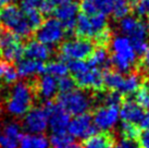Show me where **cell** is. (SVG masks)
Returning <instances> with one entry per match:
<instances>
[{"label": "cell", "instance_id": "d590c367", "mask_svg": "<svg viewBox=\"0 0 149 148\" xmlns=\"http://www.w3.org/2000/svg\"><path fill=\"white\" fill-rule=\"evenodd\" d=\"M135 13L137 17H148L149 15V0H141L135 3Z\"/></svg>", "mask_w": 149, "mask_h": 148}, {"label": "cell", "instance_id": "d6986e66", "mask_svg": "<svg viewBox=\"0 0 149 148\" xmlns=\"http://www.w3.org/2000/svg\"><path fill=\"white\" fill-rule=\"evenodd\" d=\"M17 72L21 77H29L33 75L46 73V64L44 62L32 60V59H22L17 63Z\"/></svg>", "mask_w": 149, "mask_h": 148}, {"label": "cell", "instance_id": "e575fe53", "mask_svg": "<svg viewBox=\"0 0 149 148\" xmlns=\"http://www.w3.org/2000/svg\"><path fill=\"white\" fill-rule=\"evenodd\" d=\"M104 106H116L122 103V95L118 91H110L104 97Z\"/></svg>", "mask_w": 149, "mask_h": 148}, {"label": "cell", "instance_id": "5bb4252c", "mask_svg": "<svg viewBox=\"0 0 149 148\" xmlns=\"http://www.w3.org/2000/svg\"><path fill=\"white\" fill-rule=\"evenodd\" d=\"M120 119V109L116 106H101L93 115V122L99 131H109Z\"/></svg>", "mask_w": 149, "mask_h": 148}, {"label": "cell", "instance_id": "ab89813d", "mask_svg": "<svg viewBox=\"0 0 149 148\" xmlns=\"http://www.w3.org/2000/svg\"><path fill=\"white\" fill-rule=\"evenodd\" d=\"M139 126L143 128V131H149V111L145 113Z\"/></svg>", "mask_w": 149, "mask_h": 148}, {"label": "cell", "instance_id": "83f0119b", "mask_svg": "<svg viewBox=\"0 0 149 148\" xmlns=\"http://www.w3.org/2000/svg\"><path fill=\"white\" fill-rule=\"evenodd\" d=\"M68 73H69L68 66H66L62 60L49 62V63L46 66V74H49V75L54 76V77L57 78V80L66 76Z\"/></svg>", "mask_w": 149, "mask_h": 148}, {"label": "cell", "instance_id": "9c48e42d", "mask_svg": "<svg viewBox=\"0 0 149 148\" xmlns=\"http://www.w3.org/2000/svg\"><path fill=\"white\" fill-rule=\"evenodd\" d=\"M94 50V45L89 39L72 38L64 41L60 47V57L65 61H79L88 59Z\"/></svg>", "mask_w": 149, "mask_h": 148}, {"label": "cell", "instance_id": "7dc6e473", "mask_svg": "<svg viewBox=\"0 0 149 148\" xmlns=\"http://www.w3.org/2000/svg\"><path fill=\"white\" fill-rule=\"evenodd\" d=\"M12 1H17V0H12Z\"/></svg>", "mask_w": 149, "mask_h": 148}, {"label": "cell", "instance_id": "ffe728a7", "mask_svg": "<svg viewBox=\"0 0 149 148\" xmlns=\"http://www.w3.org/2000/svg\"><path fill=\"white\" fill-rule=\"evenodd\" d=\"M49 140L42 134H22L19 148H48Z\"/></svg>", "mask_w": 149, "mask_h": 148}, {"label": "cell", "instance_id": "5b68a950", "mask_svg": "<svg viewBox=\"0 0 149 148\" xmlns=\"http://www.w3.org/2000/svg\"><path fill=\"white\" fill-rule=\"evenodd\" d=\"M119 29L122 32V35L128 37L132 40L137 54H144L146 49L148 48V32L146 25L136 17L127 15L119 21Z\"/></svg>", "mask_w": 149, "mask_h": 148}, {"label": "cell", "instance_id": "ac0fdd59", "mask_svg": "<svg viewBox=\"0 0 149 148\" xmlns=\"http://www.w3.org/2000/svg\"><path fill=\"white\" fill-rule=\"evenodd\" d=\"M52 54L51 48L37 40H29L24 46V56L27 59L45 62Z\"/></svg>", "mask_w": 149, "mask_h": 148}, {"label": "cell", "instance_id": "9a60e30c", "mask_svg": "<svg viewBox=\"0 0 149 148\" xmlns=\"http://www.w3.org/2000/svg\"><path fill=\"white\" fill-rule=\"evenodd\" d=\"M79 4L75 1L69 3L58 6L54 9V15L56 19L63 25L65 32H72L75 29L76 19L79 17Z\"/></svg>", "mask_w": 149, "mask_h": 148}, {"label": "cell", "instance_id": "c3c4849f", "mask_svg": "<svg viewBox=\"0 0 149 148\" xmlns=\"http://www.w3.org/2000/svg\"><path fill=\"white\" fill-rule=\"evenodd\" d=\"M0 110H1V107H0Z\"/></svg>", "mask_w": 149, "mask_h": 148}, {"label": "cell", "instance_id": "277c9868", "mask_svg": "<svg viewBox=\"0 0 149 148\" xmlns=\"http://www.w3.org/2000/svg\"><path fill=\"white\" fill-rule=\"evenodd\" d=\"M0 23L3 29L12 32L20 38H29L33 32L22 10L12 3L6 4L0 9Z\"/></svg>", "mask_w": 149, "mask_h": 148}, {"label": "cell", "instance_id": "52a82bcc", "mask_svg": "<svg viewBox=\"0 0 149 148\" xmlns=\"http://www.w3.org/2000/svg\"><path fill=\"white\" fill-rule=\"evenodd\" d=\"M57 103L70 115H81L87 113L91 107V99L82 89H73L69 93L60 94Z\"/></svg>", "mask_w": 149, "mask_h": 148}, {"label": "cell", "instance_id": "b9f144b4", "mask_svg": "<svg viewBox=\"0 0 149 148\" xmlns=\"http://www.w3.org/2000/svg\"><path fill=\"white\" fill-rule=\"evenodd\" d=\"M51 1V3L54 4V7L57 6H62V4H65V3H69V2H72V1H74V0H50Z\"/></svg>", "mask_w": 149, "mask_h": 148}, {"label": "cell", "instance_id": "8992f818", "mask_svg": "<svg viewBox=\"0 0 149 148\" xmlns=\"http://www.w3.org/2000/svg\"><path fill=\"white\" fill-rule=\"evenodd\" d=\"M108 17L104 14L97 13L94 15H86L81 13L76 19L75 31L79 38L96 39L101 33L107 31Z\"/></svg>", "mask_w": 149, "mask_h": 148}, {"label": "cell", "instance_id": "bcb514c9", "mask_svg": "<svg viewBox=\"0 0 149 148\" xmlns=\"http://www.w3.org/2000/svg\"><path fill=\"white\" fill-rule=\"evenodd\" d=\"M108 148H116V145H114V144H112V145H110Z\"/></svg>", "mask_w": 149, "mask_h": 148}, {"label": "cell", "instance_id": "f35d334b", "mask_svg": "<svg viewBox=\"0 0 149 148\" xmlns=\"http://www.w3.org/2000/svg\"><path fill=\"white\" fill-rule=\"evenodd\" d=\"M137 142L141 148H149V131H141Z\"/></svg>", "mask_w": 149, "mask_h": 148}, {"label": "cell", "instance_id": "484cf974", "mask_svg": "<svg viewBox=\"0 0 149 148\" xmlns=\"http://www.w3.org/2000/svg\"><path fill=\"white\" fill-rule=\"evenodd\" d=\"M22 12L24 14L25 19L27 21V23L29 24L31 29L33 31H36V29L42 24L44 22V17L42 14L37 9H34V8H26V7H22Z\"/></svg>", "mask_w": 149, "mask_h": 148}, {"label": "cell", "instance_id": "836d02e7", "mask_svg": "<svg viewBox=\"0 0 149 148\" xmlns=\"http://www.w3.org/2000/svg\"><path fill=\"white\" fill-rule=\"evenodd\" d=\"M75 85L76 84H75L73 77H70L68 75L58 80V91H60L61 94L69 93V91L75 89Z\"/></svg>", "mask_w": 149, "mask_h": 148}, {"label": "cell", "instance_id": "2e32d148", "mask_svg": "<svg viewBox=\"0 0 149 148\" xmlns=\"http://www.w3.org/2000/svg\"><path fill=\"white\" fill-rule=\"evenodd\" d=\"M35 91L42 99L50 101L58 93V80L49 74H44L36 80Z\"/></svg>", "mask_w": 149, "mask_h": 148}, {"label": "cell", "instance_id": "30bf717a", "mask_svg": "<svg viewBox=\"0 0 149 148\" xmlns=\"http://www.w3.org/2000/svg\"><path fill=\"white\" fill-rule=\"evenodd\" d=\"M35 36L37 41L50 47L62 41L65 36V29L56 17H49L35 31Z\"/></svg>", "mask_w": 149, "mask_h": 148}, {"label": "cell", "instance_id": "d6a6232c", "mask_svg": "<svg viewBox=\"0 0 149 148\" xmlns=\"http://www.w3.org/2000/svg\"><path fill=\"white\" fill-rule=\"evenodd\" d=\"M2 133H3L4 135L9 136V137H12V138H14V140H20V138H21V136H22L21 124L15 123V122L9 123L8 125L4 126Z\"/></svg>", "mask_w": 149, "mask_h": 148}, {"label": "cell", "instance_id": "ba28073f", "mask_svg": "<svg viewBox=\"0 0 149 148\" xmlns=\"http://www.w3.org/2000/svg\"><path fill=\"white\" fill-rule=\"evenodd\" d=\"M0 54L3 60L10 62H19L24 56V46L21 38L8 29L0 27Z\"/></svg>", "mask_w": 149, "mask_h": 148}, {"label": "cell", "instance_id": "4316f807", "mask_svg": "<svg viewBox=\"0 0 149 148\" xmlns=\"http://www.w3.org/2000/svg\"><path fill=\"white\" fill-rule=\"evenodd\" d=\"M52 148H71L75 144L74 138L65 132L59 134H51L49 140Z\"/></svg>", "mask_w": 149, "mask_h": 148}, {"label": "cell", "instance_id": "74e56055", "mask_svg": "<svg viewBox=\"0 0 149 148\" xmlns=\"http://www.w3.org/2000/svg\"><path fill=\"white\" fill-rule=\"evenodd\" d=\"M116 148H141L138 142L136 140H128V138H124L122 137L119 143L116 145Z\"/></svg>", "mask_w": 149, "mask_h": 148}, {"label": "cell", "instance_id": "7a4b0ae2", "mask_svg": "<svg viewBox=\"0 0 149 148\" xmlns=\"http://www.w3.org/2000/svg\"><path fill=\"white\" fill-rule=\"evenodd\" d=\"M112 57L110 61L121 74L128 73L135 66L138 54L132 44V40L124 35H116L111 39Z\"/></svg>", "mask_w": 149, "mask_h": 148}, {"label": "cell", "instance_id": "44dd1931", "mask_svg": "<svg viewBox=\"0 0 149 148\" xmlns=\"http://www.w3.org/2000/svg\"><path fill=\"white\" fill-rule=\"evenodd\" d=\"M88 63L94 68L99 69L100 68H107L110 63V56H109V51L107 50L106 47L104 46H99L96 49L93 50L91 54L88 58Z\"/></svg>", "mask_w": 149, "mask_h": 148}, {"label": "cell", "instance_id": "8d00e7d4", "mask_svg": "<svg viewBox=\"0 0 149 148\" xmlns=\"http://www.w3.org/2000/svg\"><path fill=\"white\" fill-rule=\"evenodd\" d=\"M19 143L20 140L9 137L3 133L0 134V148H19Z\"/></svg>", "mask_w": 149, "mask_h": 148}, {"label": "cell", "instance_id": "6da1fadb", "mask_svg": "<svg viewBox=\"0 0 149 148\" xmlns=\"http://www.w3.org/2000/svg\"><path fill=\"white\" fill-rule=\"evenodd\" d=\"M35 95V83L17 82L10 91L6 109L11 115L24 117L33 108Z\"/></svg>", "mask_w": 149, "mask_h": 148}, {"label": "cell", "instance_id": "1f68e13d", "mask_svg": "<svg viewBox=\"0 0 149 148\" xmlns=\"http://www.w3.org/2000/svg\"><path fill=\"white\" fill-rule=\"evenodd\" d=\"M121 132H122V135H123L124 138L137 140L141 131L139 130L138 125H134V124L123 122L122 125H121Z\"/></svg>", "mask_w": 149, "mask_h": 148}, {"label": "cell", "instance_id": "3957f363", "mask_svg": "<svg viewBox=\"0 0 149 148\" xmlns=\"http://www.w3.org/2000/svg\"><path fill=\"white\" fill-rule=\"evenodd\" d=\"M66 66L73 74L75 84L81 88L99 91L104 86V73L99 69L91 66L85 60L69 61Z\"/></svg>", "mask_w": 149, "mask_h": 148}, {"label": "cell", "instance_id": "cb8c5ba5", "mask_svg": "<svg viewBox=\"0 0 149 148\" xmlns=\"http://www.w3.org/2000/svg\"><path fill=\"white\" fill-rule=\"evenodd\" d=\"M141 86V76L136 73H128L124 75L122 86H121L119 93L121 95H132L134 93H136Z\"/></svg>", "mask_w": 149, "mask_h": 148}, {"label": "cell", "instance_id": "4fadbf2b", "mask_svg": "<svg viewBox=\"0 0 149 148\" xmlns=\"http://www.w3.org/2000/svg\"><path fill=\"white\" fill-rule=\"evenodd\" d=\"M22 128L29 134H42L48 128V114L44 106L33 107L24 115Z\"/></svg>", "mask_w": 149, "mask_h": 148}, {"label": "cell", "instance_id": "7bdbcfd3", "mask_svg": "<svg viewBox=\"0 0 149 148\" xmlns=\"http://www.w3.org/2000/svg\"><path fill=\"white\" fill-rule=\"evenodd\" d=\"M146 29H147V32L149 34V15L147 17V23H146Z\"/></svg>", "mask_w": 149, "mask_h": 148}, {"label": "cell", "instance_id": "7c38bea8", "mask_svg": "<svg viewBox=\"0 0 149 148\" xmlns=\"http://www.w3.org/2000/svg\"><path fill=\"white\" fill-rule=\"evenodd\" d=\"M98 131L99 130L96 128L93 122V115L89 113L74 117L70 121L68 128V133L73 138H81L84 140L98 134Z\"/></svg>", "mask_w": 149, "mask_h": 148}, {"label": "cell", "instance_id": "ee69618b", "mask_svg": "<svg viewBox=\"0 0 149 148\" xmlns=\"http://www.w3.org/2000/svg\"><path fill=\"white\" fill-rule=\"evenodd\" d=\"M71 148H83V147H82V146H81L79 144H74Z\"/></svg>", "mask_w": 149, "mask_h": 148}, {"label": "cell", "instance_id": "f1b7e54d", "mask_svg": "<svg viewBox=\"0 0 149 148\" xmlns=\"http://www.w3.org/2000/svg\"><path fill=\"white\" fill-rule=\"evenodd\" d=\"M143 109L149 111V83H145L139 87L136 91V100H135Z\"/></svg>", "mask_w": 149, "mask_h": 148}, {"label": "cell", "instance_id": "603a6c76", "mask_svg": "<svg viewBox=\"0 0 149 148\" xmlns=\"http://www.w3.org/2000/svg\"><path fill=\"white\" fill-rule=\"evenodd\" d=\"M114 144L113 142V136L110 134L101 133V134H96L89 138L84 140L83 148H108L110 145Z\"/></svg>", "mask_w": 149, "mask_h": 148}, {"label": "cell", "instance_id": "8fae6325", "mask_svg": "<svg viewBox=\"0 0 149 148\" xmlns=\"http://www.w3.org/2000/svg\"><path fill=\"white\" fill-rule=\"evenodd\" d=\"M48 114V125L50 126L52 134L65 133L71 121V115L57 103L47 101L42 105Z\"/></svg>", "mask_w": 149, "mask_h": 148}, {"label": "cell", "instance_id": "f546056e", "mask_svg": "<svg viewBox=\"0 0 149 148\" xmlns=\"http://www.w3.org/2000/svg\"><path fill=\"white\" fill-rule=\"evenodd\" d=\"M130 10H131V6H130L128 0H118L111 14L116 19L121 20L123 17H127Z\"/></svg>", "mask_w": 149, "mask_h": 148}, {"label": "cell", "instance_id": "e0dca14e", "mask_svg": "<svg viewBox=\"0 0 149 148\" xmlns=\"http://www.w3.org/2000/svg\"><path fill=\"white\" fill-rule=\"evenodd\" d=\"M145 115L144 109L135 100H125L122 101L120 109V118L123 122L131 123L134 125H139Z\"/></svg>", "mask_w": 149, "mask_h": 148}, {"label": "cell", "instance_id": "60d3db41", "mask_svg": "<svg viewBox=\"0 0 149 148\" xmlns=\"http://www.w3.org/2000/svg\"><path fill=\"white\" fill-rule=\"evenodd\" d=\"M143 66H145V69L149 70V45L148 48L146 49V51L143 54Z\"/></svg>", "mask_w": 149, "mask_h": 148}, {"label": "cell", "instance_id": "f6af8a7d", "mask_svg": "<svg viewBox=\"0 0 149 148\" xmlns=\"http://www.w3.org/2000/svg\"><path fill=\"white\" fill-rule=\"evenodd\" d=\"M130 1H132V2H135V3H136V2L141 1V0H128V2H130Z\"/></svg>", "mask_w": 149, "mask_h": 148}, {"label": "cell", "instance_id": "4dcf8cb0", "mask_svg": "<svg viewBox=\"0 0 149 148\" xmlns=\"http://www.w3.org/2000/svg\"><path fill=\"white\" fill-rule=\"evenodd\" d=\"M94 2L97 12L101 14H111L118 0H91Z\"/></svg>", "mask_w": 149, "mask_h": 148}, {"label": "cell", "instance_id": "7402d4cb", "mask_svg": "<svg viewBox=\"0 0 149 148\" xmlns=\"http://www.w3.org/2000/svg\"><path fill=\"white\" fill-rule=\"evenodd\" d=\"M17 76L19 74L17 69L12 63L6 60H0V82L6 85H14L17 82Z\"/></svg>", "mask_w": 149, "mask_h": 148}, {"label": "cell", "instance_id": "d4e9b609", "mask_svg": "<svg viewBox=\"0 0 149 148\" xmlns=\"http://www.w3.org/2000/svg\"><path fill=\"white\" fill-rule=\"evenodd\" d=\"M124 74H121L116 71H107L104 73V85L112 91H120Z\"/></svg>", "mask_w": 149, "mask_h": 148}]
</instances>
